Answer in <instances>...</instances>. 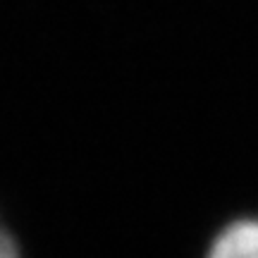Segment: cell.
Instances as JSON below:
<instances>
[{
	"mask_svg": "<svg viewBox=\"0 0 258 258\" xmlns=\"http://www.w3.org/2000/svg\"><path fill=\"white\" fill-rule=\"evenodd\" d=\"M0 258H19L17 244L10 237V232L0 225Z\"/></svg>",
	"mask_w": 258,
	"mask_h": 258,
	"instance_id": "obj_2",
	"label": "cell"
},
{
	"mask_svg": "<svg viewBox=\"0 0 258 258\" xmlns=\"http://www.w3.org/2000/svg\"><path fill=\"white\" fill-rule=\"evenodd\" d=\"M208 258H258V218L227 225L215 237Z\"/></svg>",
	"mask_w": 258,
	"mask_h": 258,
	"instance_id": "obj_1",
	"label": "cell"
}]
</instances>
